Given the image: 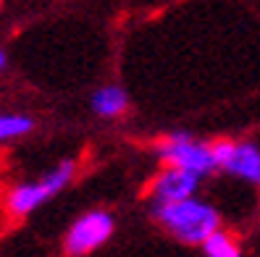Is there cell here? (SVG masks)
<instances>
[{
    "label": "cell",
    "instance_id": "cell-1",
    "mask_svg": "<svg viewBox=\"0 0 260 257\" xmlns=\"http://www.w3.org/2000/svg\"><path fill=\"white\" fill-rule=\"evenodd\" d=\"M152 218L155 223H160L163 229L171 234L181 244H205V239H210L221 229V218L218 210L210 202L203 200H181V202H171V205H152Z\"/></svg>",
    "mask_w": 260,
    "mask_h": 257
},
{
    "label": "cell",
    "instance_id": "cell-2",
    "mask_svg": "<svg viewBox=\"0 0 260 257\" xmlns=\"http://www.w3.org/2000/svg\"><path fill=\"white\" fill-rule=\"evenodd\" d=\"M76 176V160L66 158L55 163L53 168H48L40 178L35 181H24V184H16L8 197H6V207L13 218H24L29 213L40 210L42 205H48L53 197H58Z\"/></svg>",
    "mask_w": 260,
    "mask_h": 257
},
{
    "label": "cell",
    "instance_id": "cell-3",
    "mask_svg": "<svg viewBox=\"0 0 260 257\" xmlns=\"http://www.w3.org/2000/svg\"><path fill=\"white\" fill-rule=\"evenodd\" d=\"M155 155L166 168H181L189 171L197 178H205L218 171L216 155H213V144L194 139L189 131H171L155 142Z\"/></svg>",
    "mask_w": 260,
    "mask_h": 257
},
{
    "label": "cell",
    "instance_id": "cell-4",
    "mask_svg": "<svg viewBox=\"0 0 260 257\" xmlns=\"http://www.w3.org/2000/svg\"><path fill=\"white\" fill-rule=\"evenodd\" d=\"M116 218L111 210H87L76 218L63 234V254L66 257H87L105 247L113 239Z\"/></svg>",
    "mask_w": 260,
    "mask_h": 257
},
{
    "label": "cell",
    "instance_id": "cell-5",
    "mask_svg": "<svg viewBox=\"0 0 260 257\" xmlns=\"http://www.w3.org/2000/svg\"><path fill=\"white\" fill-rule=\"evenodd\" d=\"M213 155H216L218 171L232 173L244 184L260 187V147L255 142H234V139H216Z\"/></svg>",
    "mask_w": 260,
    "mask_h": 257
},
{
    "label": "cell",
    "instance_id": "cell-6",
    "mask_svg": "<svg viewBox=\"0 0 260 257\" xmlns=\"http://www.w3.org/2000/svg\"><path fill=\"white\" fill-rule=\"evenodd\" d=\"M200 178L181 168H163L160 176L152 181V205H171L194 197Z\"/></svg>",
    "mask_w": 260,
    "mask_h": 257
},
{
    "label": "cell",
    "instance_id": "cell-7",
    "mask_svg": "<svg viewBox=\"0 0 260 257\" xmlns=\"http://www.w3.org/2000/svg\"><path fill=\"white\" fill-rule=\"evenodd\" d=\"M89 111H92L100 121H113L121 118L129 111V95L124 87L118 84H103L89 95Z\"/></svg>",
    "mask_w": 260,
    "mask_h": 257
},
{
    "label": "cell",
    "instance_id": "cell-8",
    "mask_svg": "<svg viewBox=\"0 0 260 257\" xmlns=\"http://www.w3.org/2000/svg\"><path fill=\"white\" fill-rule=\"evenodd\" d=\"M35 118L29 113H0V142H13L35 131Z\"/></svg>",
    "mask_w": 260,
    "mask_h": 257
},
{
    "label": "cell",
    "instance_id": "cell-9",
    "mask_svg": "<svg viewBox=\"0 0 260 257\" xmlns=\"http://www.w3.org/2000/svg\"><path fill=\"white\" fill-rule=\"evenodd\" d=\"M203 252H205V257H242V247L237 244V239L221 229L210 239H205Z\"/></svg>",
    "mask_w": 260,
    "mask_h": 257
},
{
    "label": "cell",
    "instance_id": "cell-10",
    "mask_svg": "<svg viewBox=\"0 0 260 257\" xmlns=\"http://www.w3.org/2000/svg\"><path fill=\"white\" fill-rule=\"evenodd\" d=\"M8 68V53L3 50V48H0V74H3Z\"/></svg>",
    "mask_w": 260,
    "mask_h": 257
}]
</instances>
